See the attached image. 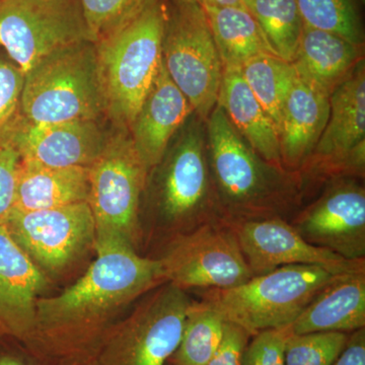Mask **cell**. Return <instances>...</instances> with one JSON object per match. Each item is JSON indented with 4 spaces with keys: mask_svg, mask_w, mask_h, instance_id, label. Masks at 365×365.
Here are the masks:
<instances>
[{
    "mask_svg": "<svg viewBox=\"0 0 365 365\" xmlns=\"http://www.w3.org/2000/svg\"><path fill=\"white\" fill-rule=\"evenodd\" d=\"M97 258L61 294L40 297L30 351L60 365L93 361L107 336L143 295L167 282L158 258L124 245L96 247Z\"/></svg>",
    "mask_w": 365,
    "mask_h": 365,
    "instance_id": "obj_1",
    "label": "cell"
},
{
    "mask_svg": "<svg viewBox=\"0 0 365 365\" xmlns=\"http://www.w3.org/2000/svg\"><path fill=\"white\" fill-rule=\"evenodd\" d=\"M209 169L227 222L287 218L304 197L299 173L264 160L216 105L206 120Z\"/></svg>",
    "mask_w": 365,
    "mask_h": 365,
    "instance_id": "obj_2",
    "label": "cell"
},
{
    "mask_svg": "<svg viewBox=\"0 0 365 365\" xmlns=\"http://www.w3.org/2000/svg\"><path fill=\"white\" fill-rule=\"evenodd\" d=\"M165 0H140L96 41L104 116L130 130L160 63Z\"/></svg>",
    "mask_w": 365,
    "mask_h": 365,
    "instance_id": "obj_3",
    "label": "cell"
},
{
    "mask_svg": "<svg viewBox=\"0 0 365 365\" xmlns=\"http://www.w3.org/2000/svg\"><path fill=\"white\" fill-rule=\"evenodd\" d=\"M150 170L151 228L167 237L222 218L209 169L206 121L195 113Z\"/></svg>",
    "mask_w": 365,
    "mask_h": 365,
    "instance_id": "obj_4",
    "label": "cell"
},
{
    "mask_svg": "<svg viewBox=\"0 0 365 365\" xmlns=\"http://www.w3.org/2000/svg\"><path fill=\"white\" fill-rule=\"evenodd\" d=\"M337 276L319 266H281L235 287L199 290L197 302L254 336L292 325Z\"/></svg>",
    "mask_w": 365,
    "mask_h": 365,
    "instance_id": "obj_5",
    "label": "cell"
},
{
    "mask_svg": "<svg viewBox=\"0 0 365 365\" xmlns=\"http://www.w3.org/2000/svg\"><path fill=\"white\" fill-rule=\"evenodd\" d=\"M21 115L31 124L98 121L104 116L95 44L64 46L26 71Z\"/></svg>",
    "mask_w": 365,
    "mask_h": 365,
    "instance_id": "obj_6",
    "label": "cell"
},
{
    "mask_svg": "<svg viewBox=\"0 0 365 365\" xmlns=\"http://www.w3.org/2000/svg\"><path fill=\"white\" fill-rule=\"evenodd\" d=\"M148 174L129 131L116 129L108 135L102 153L90 165L88 203L95 220V248L116 244L137 251L143 239L141 202Z\"/></svg>",
    "mask_w": 365,
    "mask_h": 365,
    "instance_id": "obj_7",
    "label": "cell"
},
{
    "mask_svg": "<svg viewBox=\"0 0 365 365\" xmlns=\"http://www.w3.org/2000/svg\"><path fill=\"white\" fill-rule=\"evenodd\" d=\"M162 58L194 113L206 121L217 105L223 66L205 11L196 0H165Z\"/></svg>",
    "mask_w": 365,
    "mask_h": 365,
    "instance_id": "obj_8",
    "label": "cell"
},
{
    "mask_svg": "<svg viewBox=\"0 0 365 365\" xmlns=\"http://www.w3.org/2000/svg\"><path fill=\"white\" fill-rule=\"evenodd\" d=\"M192 300L170 282L143 295L107 336L93 365H167Z\"/></svg>",
    "mask_w": 365,
    "mask_h": 365,
    "instance_id": "obj_9",
    "label": "cell"
},
{
    "mask_svg": "<svg viewBox=\"0 0 365 365\" xmlns=\"http://www.w3.org/2000/svg\"><path fill=\"white\" fill-rule=\"evenodd\" d=\"M163 276L185 292L227 289L253 277L234 228L223 218L165 242Z\"/></svg>",
    "mask_w": 365,
    "mask_h": 365,
    "instance_id": "obj_10",
    "label": "cell"
},
{
    "mask_svg": "<svg viewBox=\"0 0 365 365\" xmlns=\"http://www.w3.org/2000/svg\"><path fill=\"white\" fill-rule=\"evenodd\" d=\"M81 41L91 40L79 0H0V48L24 73Z\"/></svg>",
    "mask_w": 365,
    "mask_h": 365,
    "instance_id": "obj_11",
    "label": "cell"
},
{
    "mask_svg": "<svg viewBox=\"0 0 365 365\" xmlns=\"http://www.w3.org/2000/svg\"><path fill=\"white\" fill-rule=\"evenodd\" d=\"M365 66L361 60L330 96V114L318 144L299 170L312 182L364 178Z\"/></svg>",
    "mask_w": 365,
    "mask_h": 365,
    "instance_id": "obj_12",
    "label": "cell"
},
{
    "mask_svg": "<svg viewBox=\"0 0 365 365\" xmlns=\"http://www.w3.org/2000/svg\"><path fill=\"white\" fill-rule=\"evenodd\" d=\"M4 227L43 272H61L95 250V220L88 202L11 211Z\"/></svg>",
    "mask_w": 365,
    "mask_h": 365,
    "instance_id": "obj_13",
    "label": "cell"
},
{
    "mask_svg": "<svg viewBox=\"0 0 365 365\" xmlns=\"http://www.w3.org/2000/svg\"><path fill=\"white\" fill-rule=\"evenodd\" d=\"M353 178L331 181L290 225L307 242L348 260L365 259V189Z\"/></svg>",
    "mask_w": 365,
    "mask_h": 365,
    "instance_id": "obj_14",
    "label": "cell"
},
{
    "mask_svg": "<svg viewBox=\"0 0 365 365\" xmlns=\"http://www.w3.org/2000/svg\"><path fill=\"white\" fill-rule=\"evenodd\" d=\"M230 225L253 276L285 265L319 266L334 275L365 271V259L348 260L309 244L285 218H261Z\"/></svg>",
    "mask_w": 365,
    "mask_h": 365,
    "instance_id": "obj_15",
    "label": "cell"
},
{
    "mask_svg": "<svg viewBox=\"0 0 365 365\" xmlns=\"http://www.w3.org/2000/svg\"><path fill=\"white\" fill-rule=\"evenodd\" d=\"M108 135L97 120L31 124L21 118L13 139L21 160L50 167H90Z\"/></svg>",
    "mask_w": 365,
    "mask_h": 365,
    "instance_id": "obj_16",
    "label": "cell"
},
{
    "mask_svg": "<svg viewBox=\"0 0 365 365\" xmlns=\"http://www.w3.org/2000/svg\"><path fill=\"white\" fill-rule=\"evenodd\" d=\"M47 287L45 274L0 227V338L25 344L35 325L36 307Z\"/></svg>",
    "mask_w": 365,
    "mask_h": 365,
    "instance_id": "obj_17",
    "label": "cell"
},
{
    "mask_svg": "<svg viewBox=\"0 0 365 365\" xmlns=\"http://www.w3.org/2000/svg\"><path fill=\"white\" fill-rule=\"evenodd\" d=\"M193 113L188 98L175 85L162 59L129 130L135 150L150 172L163 160L173 139Z\"/></svg>",
    "mask_w": 365,
    "mask_h": 365,
    "instance_id": "obj_18",
    "label": "cell"
},
{
    "mask_svg": "<svg viewBox=\"0 0 365 365\" xmlns=\"http://www.w3.org/2000/svg\"><path fill=\"white\" fill-rule=\"evenodd\" d=\"M330 114V97L295 76L279 127L282 165L290 172L302 167L318 144Z\"/></svg>",
    "mask_w": 365,
    "mask_h": 365,
    "instance_id": "obj_19",
    "label": "cell"
},
{
    "mask_svg": "<svg viewBox=\"0 0 365 365\" xmlns=\"http://www.w3.org/2000/svg\"><path fill=\"white\" fill-rule=\"evenodd\" d=\"M361 328H365V271L338 275L290 325L294 334L351 333Z\"/></svg>",
    "mask_w": 365,
    "mask_h": 365,
    "instance_id": "obj_20",
    "label": "cell"
},
{
    "mask_svg": "<svg viewBox=\"0 0 365 365\" xmlns=\"http://www.w3.org/2000/svg\"><path fill=\"white\" fill-rule=\"evenodd\" d=\"M364 47L304 25L292 66L299 78L330 97L364 59Z\"/></svg>",
    "mask_w": 365,
    "mask_h": 365,
    "instance_id": "obj_21",
    "label": "cell"
},
{
    "mask_svg": "<svg viewBox=\"0 0 365 365\" xmlns=\"http://www.w3.org/2000/svg\"><path fill=\"white\" fill-rule=\"evenodd\" d=\"M90 189V167H50L21 160L13 211L88 202Z\"/></svg>",
    "mask_w": 365,
    "mask_h": 365,
    "instance_id": "obj_22",
    "label": "cell"
},
{
    "mask_svg": "<svg viewBox=\"0 0 365 365\" xmlns=\"http://www.w3.org/2000/svg\"><path fill=\"white\" fill-rule=\"evenodd\" d=\"M217 105L258 155L272 165L284 168L277 128L250 90L241 69L223 68Z\"/></svg>",
    "mask_w": 365,
    "mask_h": 365,
    "instance_id": "obj_23",
    "label": "cell"
},
{
    "mask_svg": "<svg viewBox=\"0 0 365 365\" xmlns=\"http://www.w3.org/2000/svg\"><path fill=\"white\" fill-rule=\"evenodd\" d=\"M203 9L223 68H241L247 61L259 55H276L260 26L244 6Z\"/></svg>",
    "mask_w": 365,
    "mask_h": 365,
    "instance_id": "obj_24",
    "label": "cell"
},
{
    "mask_svg": "<svg viewBox=\"0 0 365 365\" xmlns=\"http://www.w3.org/2000/svg\"><path fill=\"white\" fill-rule=\"evenodd\" d=\"M240 69L250 90L279 133L283 106L297 76L294 66L276 55L262 54L247 61Z\"/></svg>",
    "mask_w": 365,
    "mask_h": 365,
    "instance_id": "obj_25",
    "label": "cell"
},
{
    "mask_svg": "<svg viewBox=\"0 0 365 365\" xmlns=\"http://www.w3.org/2000/svg\"><path fill=\"white\" fill-rule=\"evenodd\" d=\"M274 53L292 63L304 23L297 0H244Z\"/></svg>",
    "mask_w": 365,
    "mask_h": 365,
    "instance_id": "obj_26",
    "label": "cell"
},
{
    "mask_svg": "<svg viewBox=\"0 0 365 365\" xmlns=\"http://www.w3.org/2000/svg\"><path fill=\"white\" fill-rule=\"evenodd\" d=\"M225 322L220 314L192 300L181 340L168 365H206L222 342Z\"/></svg>",
    "mask_w": 365,
    "mask_h": 365,
    "instance_id": "obj_27",
    "label": "cell"
},
{
    "mask_svg": "<svg viewBox=\"0 0 365 365\" xmlns=\"http://www.w3.org/2000/svg\"><path fill=\"white\" fill-rule=\"evenodd\" d=\"M304 25L364 46V0H297Z\"/></svg>",
    "mask_w": 365,
    "mask_h": 365,
    "instance_id": "obj_28",
    "label": "cell"
},
{
    "mask_svg": "<svg viewBox=\"0 0 365 365\" xmlns=\"http://www.w3.org/2000/svg\"><path fill=\"white\" fill-rule=\"evenodd\" d=\"M349 333L294 334L285 343L287 365H332L347 342Z\"/></svg>",
    "mask_w": 365,
    "mask_h": 365,
    "instance_id": "obj_29",
    "label": "cell"
},
{
    "mask_svg": "<svg viewBox=\"0 0 365 365\" xmlns=\"http://www.w3.org/2000/svg\"><path fill=\"white\" fill-rule=\"evenodd\" d=\"M24 81L25 73L0 48V138L20 123Z\"/></svg>",
    "mask_w": 365,
    "mask_h": 365,
    "instance_id": "obj_30",
    "label": "cell"
},
{
    "mask_svg": "<svg viewBox=\"0 0 365 365\" xmlns=\"http://www.w3.org/2000/svg\"><path fill=\"white\" fill-rule=\"evenodd\" d=\"M138 1L140 0H79L91 42L95 43Z\"/></svg>",
    "mask_w": 365,
    "mask_h": 365,
    "instance_id": "obj_31",
    "label": "cell"
},
{
    "mask_svg": "<svg viewBox=\"0 0 365 365\" xmlns=\"http://www.w3.org/2000/svg\"><path fill=\"white\" fill-rule=\"evenodd\" d=\"M290 334V326L270 329L252 336L242 365H287L285 343Z\"/></svg>",
    "mask_w": 365,
    "mask_h": 365,
    "instance_id": "obj_32",
    "label": "cell"
},
{
    "mask_svg": "<svg viewBox=\"0 0 365 365\" xmlns=\"http://www.w3.org/2000/svg\"><path fill=\"white\" fill-rule=\"evenodd\" d=\"M14 131L0 138V227L4 225L13 211L21 163L20 153L14 143Z\"/></svg>",
    "mask_w": 365,
    "mask_h": 365,
    "instance_id": "obj_33",
    "label": "cell"
},
{
    "mask_svg": "<svg viewBox=\"0 0 365 365\" xmlns=\"http://www.w3.org/2000/svg\"><path fill=\"white\" fill-rule=\"evenodd\" d=\"M252 335L242 327L225 322L222 342L206 365H242Z\"/></svg>",
    "mask_w": 365,
    "mask_h": 365,
    "instance_id": "obj_34",
    "label": "cell"
},
{
    "mask_svg": "<svg viewBox=\"0 0 365 365\" xmlns=\"http://www.w3.org/2000/svg\"><path fill=\"white\" fill-rule=\"evenodd\" d=\"M0 365L60 364L38 356L18 341L0 338Z\"/></svg>",
    "mask_w": 365,
    "mask_h": 365,
    "instance_id": "obj_35",
    "label": "cell"
},
{
    "mask_svg": "<svg viewBox=\"0 0 365 365\" xmlns=\"http://www.w3.org/2000/svg\"><path fill=\"white\" fill-rule=\"evenodd\" d=\"M332 365H365V328L353 331Z\"/></svg>",
    "mask_w": 365,
    "mask_h": 365,
    "instance_id": "obj_36",
    "label": "cell"
},
{
    "mask_svg": "<svg viewBox=\"0 0 365 365\" xmlns=\"http://www.w3.org/2000/svg\"><path fill=\"white\" fill-rule=\"evenodd\" d=\"M196 1L202 7L244 6V0H196Z\"/></svg>",
    "mask_w": 365,
    "mask_h": 365,
    "instance_id": "obj_37",
    "label": "cell"
},
{
    "mask_svg": "<svg viewBox=\"0 0 365 365\" xmlns=\"http://www.w3.org/2000/svg\"><path fill=\"white\" fill-rule=\"evenodd\" d=\"M83 365H93V361L88 362V364H83Z\"/></svg>",
    "mask_w": 365,
    "mask_h": 365,
    "instance_id": "obj_38",
    "label": "cell"
},
{
    "mask_svg": "<svg viewBox=\"0 0 365 365\" xmlns=\"http://www.w3.org/2000/svg\"><path fill=\"white\" fill-rule=\"evenodd\" d=\"M168 365V364H167Z\"/></svg>",
    "mask_w": 365,
    "mask_h": 365,
    "instance_id": "obj_39",
    "label": "cell"
}]
</instances>
